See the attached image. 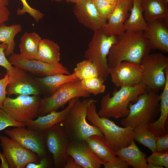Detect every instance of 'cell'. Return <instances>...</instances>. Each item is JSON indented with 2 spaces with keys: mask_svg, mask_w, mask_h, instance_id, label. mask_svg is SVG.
<instances>
[{
  "mask_svg": "<svg viewBox=\"0 0 168 168\" xmlns=\"http://www.w3.org/2000/svg\"><path fill=\"white\" fill-rule=\"evenodd\" d=\"M143 31L126 30L116 36L117 42L110 48L107 56L109 68L124 61L141 64L151 49Z\"/></svg>",
  "mask_w": 168,
  "mask_h": 168,
  "instance_id": "6da1fadb",
  "label": "cell"
},
{
  "mask_svg": "<svg viewBox=\"0 0 168 168\" xmlns=\"http://www.w3.org/2000/svg\"><path fill=\"white\" fill-rule=\"evenodd\" d=\"M96 102L93 98L82 101L77 98L66 118L60 123L69 141H82L93 135H103L98 127L86 121L88 106Z\"/></svg>",
  "mask_w": 168,
  "mask_h": 168,
  "instance_id": "7a4b0ae2",
  "label": "cell"
},
{
  "mask_svg": "<svg viewBox=\"0 0 168 168\" xmlns=\"http://www.w3.org/2000/svg\"><path fill=\"white\" fill-rule=\"evenodd\" d=\"M146 91L145 85L140 83L133 87H121L118 91L114 90L112 96L108 92L101 100L98 115L116 119L126 117L129 113L130 103L136 101L138 96Z\"/></svg>",
  "mask_w": 168,
  "mask_h": 168,
  "instance_id": "3957f363",
  "label": "cell"
},
{
  "mask_svg": "<svg viewBox=\"0 0 168 168\" xmlns=\"http://www.w3.org/2000/svg\"><path fill=\"white\" fill-rule=\"evenodd\" d=\"M160 95L148 91L140 94L135 103H130L129 113L120 121L123 127L134 128L139 126H148L155 120L160 112Z\"/></svg>",
  "mask_w": 168,
  "mask_h": 168,
  "instance_id": "277c9868",
  "label": "cell"
},
{
  "mask_svg": "<svg viewBox=\"0 0 168 168\" xmlns=\"http://www.w3.org/2000/svg\"><path fill=\"white\" fill-rule=\"evenodd\" d=\"M87 119L92 125L101 130L115 152L130 144L133 139V128L121 127L108 118L100 117L94 103H91L88 107Z\"/></svg>",
  "mask_w": 168,
  "mask_h": 168,
  "instance_id": "5b68a950",
  "label": "cell"
},
{
  "mask_svg": "<svg viewBox=\"0 0 168 168\" xmlns=\"http://www.w3.org/2000/svg\"><path fill=\"white\" fill-rule=\"evenodd\" d=\"M94 32L84 56L95 65L99 77L105 82L109 75L107 56L110 48L117 42V37L106 35L101 29Z\"/></svg>",
  "mask_w": 168,
  "mask_h": 168,
  "instance_id": "8992f818",
  "label": "cell"
},
{
  "mask_svg": "<svg viewBox=\"0 0 168 168\" xmlns=\"http://www.w3.org/2000/svg\"><path fill=\"white\" fill-rule=\"evenodd\" d=\"M141 64L143 71L140 83L145 85L147 91L158 93L164 87L165 69L168 67V57L161 53L149 54Z\"/></svg>",
  "mask_w": 168,
  "mask_h": 168,
  "instance_id": "52a82bcc",
  "label": "cell"
},
{
  "mask_svg": "<svg viewBox=\"0 0 168 168\" xmlns=\"http://www.w3.org/2000/svg\"><path fill=\"white\" fill-rule=\"evenodd\" d=\"M41 99L36 95H21L14 98L6 97L2 109L15 120L25 125L39 116Z\"/></svg>",
  "mask_w": 168,
  "mask_h": 168,
  "instance_id": "ba28073f",
  "label": "cell"
},
{
  "mask_svg": "<svg viewBox=\"0 0 168 168\" xmlns=\"http://www.w3.org/2000/svg\"><path fill=\"white\" fill-rule=\"evenodd\" d=\"M90 96L91 94L82 89L80 80L66 83L51 95L41 98L39 116L57 111L59 108L74 98H86Z\"/></svg>",
  "mask_w": 168,
  "mask_h": 168,
  "instance_id": "9c48e42d",
  "label": "cell"
},
{
  "mask_svg": "<svg viewBox=\"0 0 168 168\" xmlns=\"http://www.w3.org/2000/svg\"><path fill=\"white\" fill-rule=\"evenodd\" d=\"M46 148L52 154L55 168H63L69 157L66 149L69 141L60 123L43 132Z\"/></svg>",
  "mask_w": 168,
  "mask_h": 168,
  "instance_id": "30bf717a",
  "label": "cell"
},
{
  "mask_svg": "<svg viewBox=\"0 0 168 168\" xmlns=\"http://www.w3.org/2000/svg\"><path fill=\"white\" fill-rule=\"evenodd\" d=\"M8 77L7 95L39 96L42 93L39 84L34 77L20 68L13 66L6 70Z\"/></svg>",
  "mask_w": 168,
  "mask_h": 168,
  "instance_id": "8fae6325",
  "label": "cell"
},
{
  "mask_svg": "<svg viewBox=\"0 0 168 168\" xmlns=\"http://www.w3.org/2000/svg\"><path fill=\"white\" fill-rule=\"evenodd\" d=\"M24 127L5 130V133L21 146L36 153L40 159L47 156L44 132Z\"/></svg>",
  "mask_w": 168,
  "mask_h": 168,
  "instance_id": "7c38bea8",
  "label": "cell"
},
{
  "mask_svg": "<svg viewBox=\"0 0 168 168\" xmlns=\"http://www.w3.org/2000/svg\"><path fill=\"white\" fill-rule=\"evenodd\" d=\"M0 140L2 153L9 168H24L29 163H38L40 159L36 153L10 138L1 135Z\"/></svg>",
  "mask_w": 168,
  "mask_h": 168,
  "instance_id": "4fadbf2b",
  "label": "cell"
},
{
  "mask_svg": "<svg viewBox=\"0 0 168 168\" xmlns=\"http://www.w3.org/2000/svg\"><path fill=\"white\" fill-rule=\"evenodd\" d=\"M143 71V66L124 61L113 68H109V75L113 83L118 87H133L139 84Z\"/></svg>",
  "mask_w": 168,
  "mask_h": 168,
  "instance_id": "5bb4252c",
  "label": "cell"
},
{
  "mask_svg": "<svg viewBox=\"0 0 168 168\" xmlns=\"http://www.w3.org/2000/svg\"><path fill=\"white\" fill-rule=\"evenodd\" d=\"M8 60L15 66L45 76L58 73L70 74L68 69L59 62L51 64L36 59H28L21 57L19 54L14 53L9 56Z\"/></svg>",
  "mask_w": 168,
  "mask_h": 168,
  "instance_id": "9a60e30c",
  "label": "cell"
},
{
  "mask_svg": "<svg viewBox=\"0 0 168 168\" xmlns=\"http://www.w3.org/2000/svg\"><path fill=\"white\" fill-rule=\"evenodd\" d=\"M133 4V0H118L108 21L101 28L105 34L117 36L126 30L124 23L129 16L128 11H130Z\"/></svg>",
  "mask_w": 168,
  "mask_h": 168,
  "instance_id": "2e32d148",
  "label": "cell"
},
{
  "mask_svg": "<svg viewBox=\"0 0 168 168\" xmlns=\"http://www.w3.org/2000/svg\"><path fill=\"white\" fill-rule=\"evenodd\" d=\"M147 30L143 35L148 41L151 49L168 52V21L163 19L147 22Z\"/></svg>",
  "mask_w": 168,
  "mask_h": 168,
  "instance_id": "e0dca14e",
  "label": "cell"
},
{
  "mask_svg": "<svg viewBox=\"0 0 168 168\" xmlns=\"http://www.w3.org/2000/svg\"><path fill=\"white\" fill-rule=\"evenodd\" d=\"M73 12L80 23L93 31L101 29L107 21L99 14L92 0L75 4Z\"/></svg>",
  "mask_w": 168,
  "mask_h": 168,
  "instance_id": "ac0fdd59",
  "label": "cell"
},
{
  "mask_svg": "<svg viewBox=\"0 0 168 168\" xmlns=\"http://www.w3.org/2000/svg\"><path fill=\"white\" fill-rule=\"evenodd\" d=\"M66 152L82 168H100L103 164L92 152L85 140L69 141Z\"/></svg>",
  "mask_w": 168,
  "mask_h": 168,
  "instance_id": "d6986e66",
  "label": "cell"
},
{
  "mask_svg": "<svg viewBox=\"0 0 168 168\" xmlns=\"http://www.w3.org/2000/svg\"><path fill=\"white\" fill-rule=\"evenodd\" d=\"M77 98L71 100L67 106L63 110L52 111L42 116H38L37 119L27 122L25 126L28 129L43 132L55 124L61 123L66 118Z\"/></svg>",
  "mask_w": 168,
  "mask_h": 168,
  "instance_id": "ffe728a7",
  "label": "cell"
},
{
  "mask_svg": "<svg viewBox=\"0 0 168 168\" xmlns=\"http://www.w3.org/2000/svg\"><path fill=\"white\" fill-rule=\"evenodd\" d=\"M85 140L92 152L103 164L116 158L115 152L103 135H93Z\"/></svg>",
  "mask_w": 168,
  "mask_h": 168,
  "instance_id": "44dd1931",
  "label": "cell"
},
{
  "mask_svg": "<svg viewBox=\"0 0 168 168\" xmlns=\"http://www.w3.org/2000/svg\"><path fill=\"white\" fill-rule=\"evenodd\" d=\"M41 90L49 96L53 94L61 86L68 82L79 80L73 73L66 74L58 73L41 78L34 77Z\"/></svg>",
  "mask_w": 168,
  "mask_h": 168,
  "instance_id": "7402d4cb",
  "label": "cell"
},
{
  "mask_svg": "<svg viewBox=\"0 0 168 168\" xmlns=\"http://www.w3.org/2000/svg\"><path fill=\"white\" fill-rule=\"evenodd\" d=\"M141 5L147 22L159 19L168 21V2L166 0H141Z\"/></svg>",
  "mask_w": 168,
  "mask_h": 168,
  "instance_id": "603a6c76",
  "label": "cell"
},
{
  "mask_svg": "<svg viewBox=\"0 0 168 168\" xmlns=\"http://www.w3.org/2000/svg\"><path fill=\"white\" fill-rule=\"evenodd\" d=\"M115 153L134 168H147L146 154L141 151L133 139L129 145L120 149Z\"/></svg>",
  "mask_w": 168,
  "mask_h": 168,
  "instance_id": "cb8c5ba5",
  "label": "cell"
},
{
  "mask_svg": "<svg viewBox=\"0 0 168 168\" xmlns=\"http://www.w3.org/2000/svg\"><path fill=\"white\" fill-rule=\"evenodd\" d=\"M160 95V116L156 120L149 124L148 127L157 137L167 133L166 125L168 116V88L164 87Z\"/></svg>",
  "mask_w": 168,
  "mask_h": 168,
  "instance_id": "d4e9b609",
  "label": "cell"
},
{
  "mask_svg": "<svg viewBox=\"0 0 168 168\" xmlns=\"http://www.w3.org/2000/svg\"><path fill=\"white\" fill-rule=\"evenodd\" d=\"M60 56V48L57 44L47 39L40 40L36 60L49 63H56L59 62Z\"/></svg>",
  "mask_w": 168,
  "mask_h": 168,
  "instance_id": "484cf974",
  "label": "cell"
},
{
  "mask_svg": "<svg viewBox=\"0 0 168 168\" xmlns=\"http://www.w3.org/2000/svg\"><path fill=\"white\" fill-rule=\"evenodd\" d=\"M41 39L35 32H25L21 37L19 44L20 56L28 59H36L39 42Z\"/></svg>",
  "mask_w": 168,
  "mask_h": 168,
  "instance_id": "4316f807",
  "label": "cell"
},
{
  "mask_svg": "<svg viewBox=\"0 0 168 168\" xmlns=\"http://www.w3.org/2000/svg\"><path fill=\"white\" fill-rule=\"evenodd\" d=\"M130 11V15L124 23L126 30L144 31L147 30L148 25L143 15L141 0H133Z\"/></svg>",
  "mask_w": 168,
  "mask_h": 168,
  "instance_id": "83f0119b",
  "label": "cell"
},
{
  "mask_svg": "<svg viewBox=\"0 0 168 168\" xmlns=\"http://www.w3.org/2000/svg\"><path fill=\"white\" fill-rule=\"evenodd\" d=\"M21 30V26L19 24L7 26L3 24L0 26V42L7 45V48L4 51L6 56L14 53L16 44L14 38Z\"/></svg>",
  "mask_w": 168,
  "mask_h": 168,
  "instance_id": "f1b7e54d",
  "label": "cell"
},
{
  "mask_svg": "<svg viewBox=\"0 0 168 168\" xmlns=\"http://www.w3.org/2000/svg\"><path fill=\"white\" fill-rule=\"evenodd\" d=\"M157 138L148 126H139L133 128V139L148 148L152 152L156 151V142Z\"/></svg>",
  "mask_w": 168,
  "mask_h": 168,
  "instance_id": "f546056e",
  "label": "cell"
},
{
  "mask_svg": "<svg viewBox=\"0 0 168 168\" xmlns=\"http://www.w3.org/2000/svg\"><path fill=\"white\" fill-rule=\"evenodd\" d=\"M73 73L80 81L99 77L96 66L91 62L86 59L77 64Z\"/></svg>",
  "mask_w": 168,
  "mask_h": 168,
  "instance_id": "4dcf8cb0",
  "label": "cell"
},
{
  "mask_svg": "<svg viewBox=\"0 0 168 168\" xmlns=\"http://www.w3.org/2000/svg\"><path fill=\"white\" fill-rule=\"evenodd\" d=\"M104 82L99 77L80 81L82 89L90 94L95 96L105 92L106 86L104 84Z\"/></svg>",
  "mask_w": 168,
  "mask_h": 168,
  "instance_id": "1f68e13d",
  "label": "cell"
},
{
  "mask_svg": "<svg viewBox=\"0 0 168 168\" xmlns=\"http://www.w3.org/2000/svg\"><path fill=\"white\" fill-rule=\"evenodd\" d=\"M100 16L107 21L114 10L115 4L107 0H92Z\"/></svg>",
  "mask_w": 168,
  "mask_h": 168,
  "instance_id": "d6a6232c",
  "label": "cell"
},
{
  "mask_svg": "<svg viewBox=\"0 0 168 168\" xmlns=\"http://www.w3.org/2000/svg\"><path fill=\"white\" fill-rule=\"evenodd\" d=\"M20 0L22 3L23 7L21 9L18 8L17 10V15H21L28 13L33 18L36 22H38L44 17V13L30 7L26 0Z\"/></svg>",
  "mask_w": 168,
  "mask_h": 168,
  "instance_id": "836d02e7",
  "label": "cell"
},
{
  "mask_svg": "<svg viewBox=\"0 0 168 168\" xmlns=\"http://www.w3.org/2000/svg\"><path fill=\"white\" fill-rule=\"evenodd\" d=\"M147 162L154 163L168 168V151L160 152L156 151L146 158Z\"/></svg>",
  "mask_w": 168,
  "mask_h": 168,
  "instance_id": "e575fe53",
  "label": "cell"
},
{
  "mask_svg": "<svg viewBox=\"0 0 168 168\" xmlns=\"http://www.w3.org/2000/svg\"><path fill=\"white\" fill-rule=\"evenodd\" d=\"M25 125L15 120L2 109H0V131L10 127H25Z\"/></svg>",
  "mask_w": 168,
  "mask_h": 168,
  "instance_id": "d590c367",
  "label": "cell"
},
{
  "mask_svg": "<svg viewBox=\"0 0 168 168\" xmlns=\"http://www.w3.org/2000/svg\"><path fill=\"white\" fill-rule=\"evenodd\" d=\"M105 168H128L130 165L122 158L118 156L113 161L104 163Z\"/></svg>",
  "mask_w": 168,
  "mask_h": 168,
  "instance_id": "8d00e7d4",
  "label": "cell"
},
{
  "mask_svg": "<svg viewBox=\"0 0 168 168\" xmlns=\"http://www.w3.org/2000/svg\"><path fill=\"white\" fill-rule=\"evenodd\" d=\"M156 151L158 152H162L168 151V133L157 138L156 142Z\"/></svg>",
  "mask_w": 168,
  "mask_h": 168,
  "instance_id": "74e56055",
  "label": "cell"
},
{
  "mask_svg": "<svg viewBox=\"0 0 168 168\" xmlns=\"http://www.w3.org/2000/svg\"><path fill=\"white\" fill-rule=\"evenodd\" d=\"M7 48L6 44L2 43L0 44V66L5 68L7 70H9L13 66L6 58L4 51Z\"/></svg>",
  "mask_w": 168,
  "mask_h": 168,
  "instance_id": "f35d334b",
  "label": "cell"
},
{
  "mask_svg": "<svg viewBox=\"0 0 168 168\" xmlns=\"http://www.w3.org/2000/svg\"><path fill=\"white\" fill-rule=\"evenodd\" d=\"M49 160L47 156L41 158L37 163H30L26 166V168H47L50 167Z\"/></svg>",
  "mask_w": 168,
  "mask_h": 168,
  "instance_id": "ab89813d",
  "label": "cell"
},
{
  "mask_svg": "<svg viewBox=\"0 0 168 168\" xmlns=\"http://www.w3.org/2000/svg\"><path fill=\"white\" fill-rule=\"evenodd\" d=\"M8 83V77L6 73L3 78L0 79V97L3 101L6 97V88Z\"/></svg>",
  "mask_w": 168,
  "mask_h": 168,
  "instance_id": "60d3db41",
  "label": "cell"
},
{
  "mask_svg": "<svg viewBox=\"0 0 168 168\" xmlns=\"http://www.w3.org/2000/svg\"><path fill=\"white\" fill-rule=\"evenodd\" d=\"M10 14L7 6L0 5V26L8 20Z\"/></svg>",
  "mask_w": 168,
  "mask_h": 168,
  "instance_id": "b9f144b4",
  "label": "cell"
},
{
  "mask_svg": "<svg viewBox=\"0 0 168 168\" xmlns=\"http://www.w3.org/2000/svg\"><path fill=\"white\" fill-rule=\"evenodd\" d=\"M82 167L77 163L73 159L69 156L63 168H82Z\"/></svg>",
  "mask_w": 168,
  "mask_h": 168,
  "instance_id": "7bdbcfd3",
  "label": "cell"
},
{
  "mask_svg": "<svg viewBox=\"0 0 168 168\" xmlns=\"http://www.w3.org/2000/svg\"><path fill=\"white\" fill-rule=\"evenodd\" d=\"M0 159L1 160V163L0 165V168H8L9 165L3 153L0 151Z\"/></svg>",
  "mask_w": 168,
  "mask_h": 168,
  "instance_id": "ee69618b",
  "label": "cell"
},
{
  "mask_svg": "<svg viewBox=\"0 0 168 168\" xmlns=\"http://www.w3.org/2000/svg\"><path fill=\"white\" fill-rule=\"evenodd\" d=\"M163 167L154 163L148 162L147 164V168H162Z\"/></svg>",
  "mask_w": 168,
  "mask_h": 168,
  "instance_id": "f6af8a7d",
  "label": "cell"
},
{
  "mask_svg": "<svg viewBox=\"0 0 168 168\" xmlns=\"http://www.w3.org/2000/svg\"><path fill=\"white\" fill-rule=\"evenodd\" d=\"M9 0H0V5L7 6L9 4Z\"/></svg>",
  "mask_w": 168,
  "mask_h": 168,
  "instance_id": "bcb514c9",
  "label": "cell"
},
{
  "mask_svg": "<svg viewBox=\"0 0 168 168\" xmlns=\"http://www.w3.org/2000/svg\"><path fill=\"white\" fill-rule=\"evenodd\" d=\"M82 0H65L66 2H70L75 4L79 2Z\"/></svg>",
  "mask_w": 168,
  "mask_h": 168,
  "instance_id": "7dc6e473",
  "label": "cell"
},
{
  "mask_svg": "<svg viewBox=\"0 0 168 168\" xmlns=\"http://www.w3.org/2000/svg\"><path fill=\"white\" fill-rule=\"evenodd\" d=\"M108 0L110 2L112 3L116 4L119 0Z\"/></svg>",
  "mask_w": 168,
  "mask_h": 168,
  "instance_id": "c3c4849f",
  "label": "cell"
},
{
  "mask_svg": "<svg viewBox=\"0 0 168 168\" xmlns=\"http://www.w3.org/2000/svg\"><path fill=\"white\" fill-rule=\"evenodd\" d=\"M3 101L1 99L0 97V109H2V103Z\"/></svg>",
  "mask_w": 168,
  "mask_h": 168,
  "instance_id": "681fc988",
  "label": "cell"
},
{
  "mask_svg": "<svg viewBox=\"0 0 168 168\" xmlns=\"http://www.w3.org/2000/svg\"><path fill=\"white\" fill-rule=\"evenodd\" d=\"M52 1H54L57 2H60L62 1L63 0H51Z\"/></svg>",
  "mask_w": 168,
  "mask_h": 168,
  "instance_id": "f907efd6",
  "label": "cell"
},
{
  "mask_svg": "<svg viewBox=\"0 0 168 168\" xmlns=\"http://www.w3.org/2000/svg\"><path fill=\"white\" fill-rule=\"evenodd\" d=\"M166 1L167 2H168V0H166Z\"/></svg>",
  "mask_w": 168,
  "mask_h": 168,
  "instance_id": "816d5d0a",
  "label": "cell"
}]
</instances>
